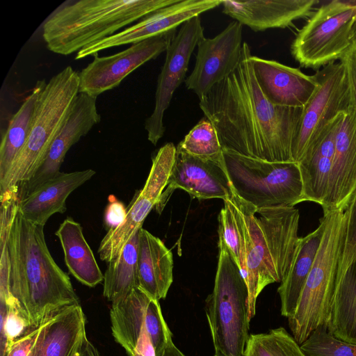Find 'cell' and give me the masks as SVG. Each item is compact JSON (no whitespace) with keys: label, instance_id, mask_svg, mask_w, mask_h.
<instances>
[{"label":"cell","instance_id":"1","mask_svg":"<svg viewBox=\"0 0 356 356\" xmlns=\"http://www.w3.org/2000/svg\"><path fill=\"white\" fill-rule=\"evenodd\" d=\"M251 56L243 42L238 66L200 99L199 106L223 150L268 162H294L292 148L302 108L274 106L266 99Z\"/></svg>","mask_w":356,"mask_h":356},{"label":"cell","instance_id":"18","mask_svg":"<svg viewBox=\"0 0 356 356\" xmlns=\"http://www.w3.org/2000/svg\"><path fill=\"white\" fill-rule=\"evenodd\" d=\"M96 103V97L86 93L78 94L44 160L31 179L23 184V190L19 191L20 200L61 172L60 168L70 148L100 122L101 116Z\"/></svg>","mask_w":356,"mask_h":356},{"label":"cell","instance_id":"16","mask_svg":"<svg viewBox=\"0 0 356 356\" xmlns=\"http://www.w3.org/2000/svg\"><path fill=\"white\" fill-rule=\"evenodd\" d=\"M222 0H179L162 8L132 26L90 44L76 53V60L124 44H134L175 30L189 19L221 5Z\"/></svg>","mask_w":356,"mask_h":356},{"label":"cell","instance_id":"39","mask_svg":"<svg viewBox=\"0 0 356 356\" xmlns=\"http://www.w3.org/2000/svg\"><path fill=\"white\" fill-rule=\"evenodd\" d=\"M131 356H156L152 341L145 329L142 330Z\"/></svg>","mask_w":356,"mask_h":356},{"label":"cell","instance_id":"6","mask_svg":"<svg viewBox=\"0 0 356 356\" xmlns=\"http://www.w3.org/2000/svg\"><path fill=\"white\" fill-rule=\"evenodd\" d=\"M80 79L71 66L52 76L40 92L26 140L8 175L0 182V192L24 184L47 156L64 125L79 92Z\"/></svg>","mask_w":356,"mask_h":356},{"label":"cell","instance_id":"35","mask_svg":"<svg viewBox=\"0 0 356 356\" xmlns=\"http://www.w3.org/2000/svg\"><path fill=\"white\" fill-rule=\"evenodd\" d=\"M348 209L349 218L337 280L344 275L356 259V198Z\"/></svg>","mask_w":356,"mask_h":356},{"label":"cell","instance_id":"3","mask_svg":"<svg viewBox=\"0 0 356 356\" xmlns=\"http://www.w3.org/2000/svg\"><path fill=\"white\" fill-rule=\"evenodd\" d=\"M229 199L243 234L250 321L262 290L270 284L281 283L291 267L300 240V213L294 207L258 209L232 191Z\"/></svg>","mask_w":356,"mask_h":356},{"label":"cell","instance_id":"36","mask_svg":"<svg viewBox=\"0 0 356 356\" xmlns=\"http://www.w3.org/2000/svg\"><path fill=\"white\" fill-rule=\"evenodd\" d=\"M41 325L14 341L5 356H33Z\"/></svg>","mask_w":356,"mask_h":356},{"label":"cell","instance_id":"20","mask_svg":"<svg viewBox=\"0 0 356 356\" xmlns=\"http://www.w3.org/2000/svg\"><path fill=\"white\" fill-rule=\"evenodd\" d=\"M356 198V109L351 106L337 136L331 177L323 212L347 210Z\"/></svg>","mask_w":356,"mask_h":356},{"label":"cell","instance_id":"33","mask_svg":"<svg viewBox=\"0 0 356 356\" xmlns=\"http://www.w3.org/2000/svg\"><path fill=\"white\" fill-rule=\"evenodd\" d=\"M300 347L307 356H356V344L336 338L326 324L314 330Z\"/></svg>","mask_w":356,"mask_h":356},{"label":"cell","instance_id":"19","mask_svg":"<svg viewBox=\"0 0 356 356\" xmlns=\"http://www.w3.org/2000/svg\"><path fill=\"white\" fill-rule=\"evenodd\" d=\"M250 59L261 91L274 106L303 108L318 86L316 74L307 75L275 60L254 56Z\"/></svg>","mask_w":356,"mask_h":356},{"label":"cell","instance_id":"41","mask_svg":"<svg viewBox=\"0 0 356 356\" xmlns=\"http://www.w3.org/2000/svg\"><path fill=\"white\" fill-rule=\"evenodd\" d=\"M161 356H186L170 340L167 343Z\"/></svg>","mask_w":356,"mask_h":356},{"label":"cell","instance_id":"29","mask_svg":"<svg viewBox=\"0 0 356 356\" xmlns=\"http://www.w3.org/2000/svg\"><path fill=\"white\" fill-rule=\"evenodd\" d=\"M140 229L127 242L120 252L108 264L104 275L105 298L112 305L123 300L138 287V250Z\"/></svg>","mask_w":356,"mask_h":356},{"label":"cell","instance_id":"5","mask_svg":"<svg viewBox=\"0 0 356 356\" xmlns=\"http://www.w3.org/2000/svg\"><path fill=\"white\" fill-rule=\"evenodd\" d=\"M349 209L323 212V232L314 261L288 324L299 345L318 327L327 323L339 262L346 234Z\"/></svg>","mask_w":356,"mask_h":356},{"label":"cell","instance_id":"27","mask_svg":"<svg viewBox=\"0 0 356 356\" xmlns=\"http://www.w3.org/2000/svg\"><path fill=\"white\" fill-rule=\"evenodd\" d=\"M326 325L336 338L356 344V259L336 281Z\"/></svg>","mask_w":356,"mask_h":356},{"label":"cell","instance_id":"26","mask_svg":"<svg viewBox=\"0 0 356 356\" xmlns=\"http://www.w3.org/2000/svg\"><path fill=\"white\" fill-rule=\"evenodd\" d=\"M323 232V225L304 237L299 244L291 267L277 289L281 302V314L291 317L296 308L300 293L314 261Z\"/></svg>","mask_w":356,"mask_h":356},{"label":"cell","instance_id":"13","mask_svg":"<svg viewBox=\"0 0 356 356\" xmlns=\"http://www.w3.org/2000/svg\"><path fill=\"white\" fill-rule=\"evenodd\" d=\"M159 300L136 288L110 311L111 330L117 343L129 356L134 350L145 328L152 341L156 356H161L172 333L163 316Z\"/></svg>","mask_w":356,"mask_h":356},{"label":"cell","instance_id":"21","mask_svg":"<svg viewBox=\"0 0 356 356\" xmlns=\"http://www.w3.org/2000/svg\"><path fill=\"white\" fill-rule=\"evenodd\" d=\"M318 0L222 1V13L254 31L285 29L309 19Z\"/></svg>","mask_w":356,"mask_h":356},{"label":"cell","instance_id":"4","mask_svg":"<svg viewBox=\"0 0 356 356\" xmlns=\"http://www.w3.org/2000/svg\"><path fill=\"white\" fill-rule=\"evenodd\" d=\"M179 0L67 1L42 24L47 49L70 55Z\"/></svg>","mask_w":356,"mask_h":356},{"label":"cell","instance_id":"11","mask_svg":"<svg viewBox=\"0 0 356 356\" xmlns=\"http://www.w3.org/2000/svg\"><path fill=\"white\" fill-rule=\"evenodd\" d=\"M204 38L199 16L186 22L166 49L165 59L158 76L155 104L145 122L147 139L154 145L163 136V117L175 90L185 79L191 56L200 40Z\"/></svg>","mask_w":356,"mask_h":356},{"label":"cell","instance_id":"9","mask_svg":"<svg viewBox=\"0 0 356 356\" xmlns=\"http://www.w3.org/2000/svg\"><path fill=\"white\" fill-rule=\"evenodd\" d=\"M356 0H332L314 12L298 31L291 52L300 66L318 70L339 60L352 44Z\"/></svg>","mask_w":356,"mask_h":356},{"label":"cell","instance_id":"17","mask_svg":"<svg viewBox=\"0 0 356 356\" xmlns=\"http://www.w3.org/2000/svg\"><path fill=\"white\" fill-rule=\"evenodd\" d=\"M177 188L199 200L218 198L224 201L232 195L223 162L203 160L177 148L168 185L156 205L159 213Z\"/></svg>","mask_w":356,"mask_h":356},{"label":"cell","instance_id":"23","mask_svg":"<svg viewBox=\"0 0 356 356\" xmlns=\"http://www.w3.org/2000/svg\"><path fill=\"white\" fill-rule=\"evenodd\" d=\"M95 174L91 169L60 172L21 199L18 210L25 219L44 226L52 215L66 211V200L70 194Z\"/></svg>","mask_w":356,"mask_h":356},{"label":"cell","instance_id":"25","mask_svg":"<svg viewBox=\"0 0 356 356\" xmlns=\"http://www.w3.org/2000/svg\"><path fill=\"white\" fill-rule=\"evenodd\" d=\"M55 234L62 245L65 264L77 280L90 287L104 281V275L79 222L68 217L60 225Z\"/></svg>","mask_w":356,"mask_h":356},{"label":"cell","instance_id":"40","mask_svg":"<svg viewBox=\"0 0 356 356\" xmlns=\"http://www.w3.org/2000/svg\"><path fill=\"white\" fill-rule=\"evenodd\" d=\"M76 356H100L96 347L86 337Z\"/></svg>","mask_w":356,"mask_h":356},{"label":"cell","instance_id":"32","mask_svg":"<svg viewBox=\"0 0 356 356\" xmlns=\"http://www.w3.org/2000/svg\"><path fill=\"white\" fill-rule=\"evenodd\" d=\"M218 222V235L223 238L245 278L246 263L243 234L236 211L229 197L224 200V207L219 213Z\"/></svg>","mask_w":356,"mask_h":356},{"label":"cell","instance_id":"28","mask_svg":"<svg viewBox=\"0 0 356 356\" xmlns=\"http://www.w3.org/2000/svg\"><path fill=\"white\" fill-rule=\"evenodd\" d=\"M46 84L45 79L38 80L8 122L0 145V182L8 175L26 140L38 97Z\"/></svg>","mask_w":356,"mask_h":356},{"label":"cell","instance_id":"34","mask_svg":"<svg viewBox=\"0 0 356 356\" xmlns=\"http://www.w3.org/2000/svg\"><path fill=\"white\" fill-rule=\"evenodd\" d=\"M0 356H5L10 344L31 330L13 298L0 300Z\"/></svg>","mask_w":356,"mask_h":356},{"label":"cell","instance_id":"7","mask_svg":"<svg viewBox=\"0 0 356 356\" xmlns=\"http://www.w3.org/2000/svg\"><path fill=\"white\" fill-rule=\"evenodd\" d=\"M218 248L214 287L206 300L214 356H243L250 336L248 285L219 235Z\"/></svg>","mask_w":356,"mask_h":356},{"label":"cell","instance_id":"8","mask_svg":"<svg viewBox=\"0 0 356 356\" xmlns=\"http://www.w3.org/2000/svg\"><path fill=\"white\" fill-rule=\"evenodd\" d=\"M223 165L232 191L258 209L305 202L296 163L268 162L223 150Z\"/></svg>","mask_w":356,"mask_h":356},{"label":"cell","instance_id":"2","mask_svg":"<svg viewBox=\"0 0 356 356\" xmlns=\"http://www.w3.org/2000/svg\"><path fill=\"white\" fill-rule=\"evenodd\" d=\"M44 227L17 209L7 243L9 292L31 330L58 310L80 304L69 276L48 250Z\"/></svg>","mask_w":356,"mask_h":356},{"label":"cell","instance_id":"14","mask_svg":"<svg viewBox=\"0 0 356 356\" xmlns=\"http://www.w3.org/2000/svg\"><path fill=\"white\" fill-rule=\"evenodd\" d=\"M176 29L131 44L106 56L95 54L94 59L79 73V92L97 97L118 86L129 74L147 61L166 51Z\"/></svg>","mask_w":356,"mask_h":356},{"label":"cell","instance_id":"31","mask_svg":"<svg viewBox=\"0 0 356 356\" xmlns=\"http://www.w3.org/2000/svg\"><path fill=\"white\" fill-rule=\"evenodd\" d=\"M177 148L203 160L223 162V149L217 131L206 118L188 132Z\"/></svg>","mask_w":356,"mask_h":356},{"label":"cell","instance_id":"38","mask_svg":"<svg viewBox=\"0 0 356 356\" xmlns=\"http://www.w3.org/2000/svg\"><path fill=\"white\" fill-rule=\"evenodd\" d=\"M108 202L105 210L104 222L110 230L115 229L124 222L127 216V209L122 202L113 195L109 196Z\"/></svg>","mask_w":356,"mask_h":356},{"label":"cell","instance_id":"10","mask_svg":"<svg viewBox=\"0 0 356 356\" xmlns=\"http://www.w3.org/2000/svg\"><path fill=\"white\" fill-rule=\"evenodd\" d=\"M315 74L318 86L302 108L292 148L293 161L298 164L312 157L323 129L352 105L347 72L341 62L330 63Z\"/></svg>","mask_w":356,"mask_h":356},{"label":"cell","instance_id":"22","mask_svg":"<svg viewBox=\"0 0 356 356\" xmlns=\"http://www.w3.org/2000/svg\"><path fill=\"white\" fill-rule=\"evenodd\" d=\"M86 337L80 304L65 307L41 324L33 356H76Z\"/></svg>","mask_w":356,"mask_h":356},{"label":"cell","instance_id":"37","mask_svg":"<svg viewBox=\"0 0 356 356\" xmlns=\"http://www.w3.org/2000/svg\"><path fill=\"white\" fill-rule=\"evenodd\" d=\"M344 65L349 83L351 104L356 109V39L339 59Z\"/></svg>","mask_w":356,"mask_h":356},{"label":"cell","instance_id":"30","mask_svg":"<svg viewBox=\"0 0 356 356\" xmlns=\"http://www.w3.org/2000/svg\"><path fill=\"white\" fill-rule=\"evenodd\" d=\"M243 356H307L283 327L272 329L266 333L250 334Z\"/></svg>","mask_w":356,"mask_h":356},{"label":"cell","instance_id":"12","mask_svg":"<svg viewBox=\"0 0 356 356\" xmlns=\"http://www.w3.org/2000/svg\"><path fill=\"white\" fill-rule=\"evenodd\" d=\"M177 147L172 143L162 146L152 159V164L143 188L129 207L124 222L110 229L102 240L99 258L109 262L122 250L131 236L142 227L143 223L156 206L168 185L175 160Z\"/></svg>","mask_w":356,"mask_h":356},{"label":"cell","instance_id":"15","mask_svg":"<svg viewBox=\"0 0 356 356\" xmlns=\"http://www.w3.org/2000/svg\"><path fill=\"white\" fill-rule=\"evenodd\" d=\"M242 31V24L234 21L215 37L203 38L198 42L194 69L185 84L199 99L238 66L243 51Z\"/></svg>","mask_w":356,"mask_h":356},{"label":"cell","instance_id":"24","mask_svg":"<svg viewBox=\"0 0 356 356\" xmlns=\"http://www.w3.org/2000/svg\"><path fill=\"white\" fill-rule=\"evenodd\" d=\"M173 258L162 241L141 227L138 250V288L154 299L166 297L172 283Z\"/></svg>","mask_w":356,"mask_h":356}]
</instances>
